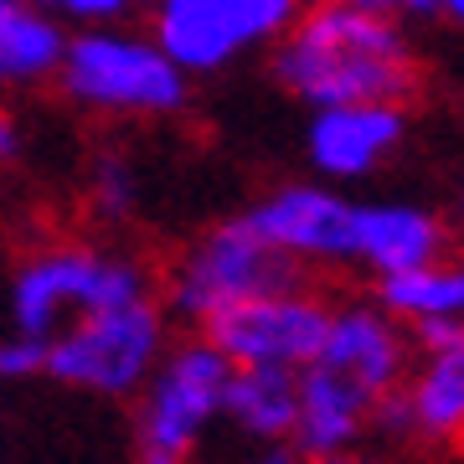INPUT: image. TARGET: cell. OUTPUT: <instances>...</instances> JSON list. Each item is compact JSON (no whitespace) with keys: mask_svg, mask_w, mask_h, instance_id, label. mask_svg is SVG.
<instances>
[{"mask_svg":"<svg viewBox=\"0 0 464 464\" xmlns=\"http://www.w3.org/2000/svg\"><path fill=\"white\" fill-rule=\"evenodd\" d=\"M274 78L310 109L335 103H408L418 93L413 42L351 0H315L274 42Z\"/></svg>","mask_w":464,"mask_h":464,"instance_id":"1","label":"cell"},{"mask_svg":"<svg viewBox=\"0 0 464 464\" xmlns=\"http://www.w3.org/2000/svg\"><path fill=\"white\" fill-rule=\"evenodd\" d=\"M150 295H155V279L134 253L99 248V243H52L26 253L11 274V325L21 335L47 341L67 320Z\"/></svg>","mask_w":464,"mask_h":464,"instance_id":"2","label":"cell"},{"mask_svg":"<svg viewBox=\"0 0 464 464\" xmlns=\"http://www.w3.org/2000/svg\"><path fill=\"white\" fill-rule=\"evenodd\" d=\"M57 88L72 109L103 119H170L191 99V78L140 32H78L67 36Z\"/></svg>","mask_w":464,"mask_h":464,"instance_id":"3","label":"cell"},{"mask_svg":"<svg viewBox=\"0 0 464 464\" xmlns=\"http://www.w3.org/2000/svg\"><path fill=\"white\" fill-rule=\"evenodd\" d=\"M166 304L150 295L134 304H114V310H93V315L67 320L63 331L47 335V372L52 382H63L72 392L103 402L140 398L145 377L155 362L166 356Z\"/></svg>","mask_w":464,"mask_h":464,"instance_id":"4","label":"cell"},{"mask_svg":"<svg viewBox=\"0 0 464 464\" xmlns=\"http://www.w3.org/2000/svg\"><path fill=\"white\" fill-rule=\"evenodd\" d=\"M299 284H304V274L295 258L274 253L243 217H232V222H217L212 232H201L181 253V264L170 268L166 304L170 315L207 325L212 315L243 304V299L299 289Z\"/></svg>","mask_w":464,"mask_h":464,"instance_id":"5","label":"cell"},{"mask_svg":"<svg viewBox=\"0 0 464 464\" xmlns=\"http://www.w3.org/2000/svg\"><path fill=\"white\" fill-rule=\"evenodd\" d=\"M304 0H155L150 42L186 78H212L243 52L274 47L299 21Z\"/></svg>","mask_w":464,"mask_h":464,"instance_id":"6","label":"cell"},{"mask_svg":"<svg viewBox=\"0 0 464 464\" xmlns=\"http://www.w3.org/2000/svg\"><path fill=\"white\" fill-rule=\"evenodd\" d=\"M227 377L232 362L207 335L166 346V356L155 362V372L140 387V444H145V454L186 459L222 418Z\"/></svg>","mask_w":464,"mask_h":464,"instance_id":"7","label":"cell"},{"mask_svg":"<svg viewBox=\"0 0 464 464\" xmlns=\"http://www.w3.org/2000/svg\"><path fill=\"white\" fill-rule=\"evenodd\" d=\"M325 320L331 304L315 289H279V295L243 299L222 315L201 325V335L212 341L232 366H284V372H304L320 356L325 341Z\"/></svg>","mask_w":464,"mask_h":464,"instance_id":"8","label":"cell"},{"mask_svg":"<svg viewBox=\"0 0 464 464\" xmlns=\"http://www.w3.org/2000/svg\"><path fill=\"white\" fill-rule=\"evenodd\" d=\"M351 212L356 201L331 191V181H289L274 186L243 212L274 253L304 264H351Z\"/></svg>","mask_w":464,"mask_h":464,"instance_id":"9","label":"cell"},{"mask_svg":"<svg viewBox=\"0 0 464 464\" xmlns=\"http://www.w3.org/2000/svg\"><path fill=\"white\" fill-rule=\"evenodd\" d=\"M315 362L335 377L356 382L377 402L387 392H402V382L413 372V335L377 299H351V304H331Z\"/></svg>","mask_w":464,"mask_h":464,"instance_id":"10","label":"cell"},{"mask_svg":"<svg viewBox=\"0 0 464 464\" xmlns=\"http://www.w3.org/2000/svg\"><path fill=\"white\" fill-rule=\"evenodd\" d=\"M408 140L402 103H335L315 109L304 130V155L325 181H362L382 170Z\"/></svg>","mask_w":464,"mask_h":464,"instance_id":"11","label":"cell"},{"mask_svg":"<svg viewBox=\"0 0 464 464\" xmlns=\"http://www.w3.org/2000/svg\"><path fill=\"white\" fill-rule=\"evenodd\" d=\"M418 346V372L402 382V402H408V423L423 439L439 444H459L464 439V320H429V325H408Z\"/></svg>","mask_w":464,"mask_h":464,"instance_id":"12","label":"cell"},{"mask_svg":"<svg viewBox=\"0 0 464 464\" xmlns=\"http://www.w3.org/2000/svg\"><path fill=\"white\" fill-rule=\"evenodd\" d=\"M449 253L444 217L418 207V201H372L351 212V264L392 279L408 268H423Z\"/></svg>","mask_w":464,"mask_h":464,"instance_id":"13","label":"cell"},{"mask_svg":"<svg viewBox=\"0 0 464 464\" xmlns=\"http://www.w3.org/2000/svg\"><path fill=\"white\" fill-rule=\"evenodd\" d=\"M366 429H372V398L356 382L325 372L320 362H310L299 372L289 449H299L310 464H325V459L351 454L366 439Z\"/></svg>","mask_w":464,"mask_h":464,"instance_id":"14","label":"cell"},{"mask_svg":"<svg viewBox=\"0 0 464 464\" xmlns=\"http://www.w3.org/2000/svg\"><path fill=\"white\" fill-rule=\"evenodd\" d=\"M295 392L299 372L284 366H232L222 418L253 444H284L295 433Z\"/></svg>","mask_w":464,"mask_h":464,"instance_id":"15","label":"cell"},{"mask_svg":"<svg viewBox=\"0 0 464 464\" xmlns=\"http://www.w3.org/2000/svg\"><path fill=\"white\" fill-rule=\"evenodd\" d=\"M67 32L63 21H52L42 5H11L0 21V93L36 88L57 78Z\"/></svg>","mask_w":464,"mask_h":464,"instance_id":"16","label":"cell"},{"mask_svg":"<svg viewBox=\"0 0 464 464\" xmlns=\"http://www.w3.org/2000/svg\"><path fill=\"white\" fill-rule=\"evenodd\" d=\"M377 304L402 325H429V320H464V258H433L423 268L377 279Z\"/></svg>","mask_w":464,"mask_h":464,"instance_id":"17","label":"cell"},{"mask_svg":"<svg viewBox=\"0 0 464 464\" xmlns=\"http://www.w3.org/2000/svg\"><path fill=\"white\" fill-rule=\"evenodd\" d=\"M88 207L99 222H124L140 207V176L124 155H99L88 170Z\"/></svg>","mask_w":464,"mask_h":464,"instance_id":"18","label":"cell"},{"mask_svg":"<svg viewBox=\"0 0 464 464\" xmlns=\"http://www.w3.org/2000/svg\"><path fill=\"white\" fill-rule=\"evenodd\" d=\"M42 11L63 26H78V32H109L119 21H130L134 0H47Z\"/></svg>","mask_w":464,"mask_h":464,"instance_id":"19","label":"cell"},{"mask_svg":"<svg viewBox=\"0 0 464 464\" xmlns=\"http://www.w3.org/2000/svg\"><path fill=\"white\" fill-rule=\"evenodd\" d=\"M42 362H47V341H36V335H21V331L0 341V382L42 377Z\"/></svg>","mask_w":464,"mask_h":464,"instance_id":"20","label":"cell"},{"mask_svg":"<svg viewBox=\"0 0 464 464\" xmlns=\"http://www.w3.org/2000/svg\"><path fill=\"white\" fill-rule=\"evenodd\" d=\"M444 16V0H398V26L408 21H439Z\"/></svg>","mask_w":464,"mask_h":464,"instance_id":"21","label":"cell"},{"mask_svg":"<svg viewBox=\"0 0 464 464\" xmlns=\"http://www.w3.org/2000/svg\"><path fill=\"white\" fill-rule=\"evenodd\" d=\"M16 155H21V124L5 114V109H0V170L11 166Z\"/></svg>","mask_w":464,"mask_h":464,"instance_id":"22","label":"cell"},{"mask_svg":"<svg viewBox=\"0 0 464 464\" xmlns=\"http://www.w3.org/2000/svg\"><path fill=\"white\" fill-rule=\"evenodd\" d=\"M248 464H310L304 459V454H299V449H284V444H268L264 454H253Z\"/></svg>","mask_w":464,"mask_h":464,"instance_id":"23","label":"cell"},{"mask_svg":"<svg viewBox=\"0 0 464 464\" xmlns=\"http://www.w3.org/2000/svg\"><path fill=\"white\" fill-rule=\"evenodd\" d=\"M444 16L454 21V26H464V0H444Z\"/></svg>","mask_w":464,"mask_h":464,"instance_id":"24","label":"cell"},{"mask_svg":"<svg viewBox=\"0 0 464 464\" xmlns=\"http://www.w3.org/2000/svg\"><path fill=\"white\" fill-rule=\"evenodd\" d=\"M325 464H382V459H362V454H341V459H325Z\"/></svg>","mask_w":464,"mask_h":464,"instance_id":"25","label":"cell"},{"mask_svg":"<svg viewBox=\"0 0 464 464\" xmlns=\"http://www.w3.org/2000/svg\"><path fill=\"white\" fill-rule=\"evenodd\" d=\"M140 464H181V459H166V454H145Z\"/></svg>","mask_w":464,"mask_h":464,"instance_id":"26","label":"cell"},{"mask_svg":"<svg viewBox=\"0 0 464 464\" xmlns=\"http://www.w3.org/2000/svg\"><path fill=\"white\" fill-rule=\"evenodd\" d=\"M5 11H11V0H0V21H5Z\"/></svg>","mask_w":464,"mask_h":464,"instance_id":"27","label":"cell"},{"mask_svg":"<svg viewBox=\"0 0 464 464\" xmlns=\"http://www.w3.org/2000/svg\"><path fill=\"white\" fill-rule=\"evenodd\" d=\"M11 5H32V0H11Z\"/></svg>","mask_w":464,"mask_h":464,"instance_id":"28","label":"cell"},{"mask_svg":"<svg viewBox=\"0 0 464 464\" xmlns=\"http://www.w3.org/2000/svg\"><path fill=\"white\" fill-rule=\"evenodd\" d=\"M459 217H464V197H459Z\"/></svg>","mask_w":464,"mask_h":464,"instance_id":"29","label":"cell"}]
</instances>
